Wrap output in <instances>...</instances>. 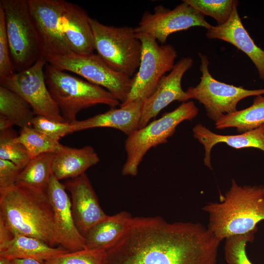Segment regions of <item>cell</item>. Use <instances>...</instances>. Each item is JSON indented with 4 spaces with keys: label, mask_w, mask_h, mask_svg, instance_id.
<instances>
[{
    "label": "cell",
    "mask_w": 264,
    "mask_h": 264,
    "mask_svg": "<svg viewBox=\"0 0 264 264\" xmlns=\"http://www.w3.org/2000/svg\"><path fill=\"white\" fill-rule=\"evenodd\" d=\"M0 217L14 234L37 238L53 247L60 245L47 194L16 185L0 189Z\"/></svg>",
    "instance_id": "obj_3"
},
{
    "label": "cell",
    "mask_w": 264,
    "mask_h": 264,
    "mask_svg": "<svg viewBox=\"0 0 264 264\" xmlns=\"http://www.w3.org/2000/svg\"><path fill=\"white\" fill-rule=\"evenodd\" d=\"M13 125L8 118L0 114V132L12 128Z\"/></svg>",
    "instance_id": "obj_36"
},
{
    "label": "cell",
    "mask_w": 264,
    "mask_h": 264,
    "mask_svg": "<svg viewBox=\"0 0 264 264\" xmlns=\"http://www.w3.org/2000/svg\"><path fill=\"white\" fill-rule=\"evenodd\" d=\"M212 26L204 16L182 0L173 9L158 5L153 13L145 11L134 31L135 33L148 34L158 43L164 44L168 37L175 32L194 26L208 29Z\"/></svg>",
    "instance_id": "obj_12"
},
{
    "label": "cell",
    "mask_w": 264,
    "mask_h": 264,
    "mask_svg": "<svg viewBox=\"0 0 264 264\" xmlns=\"http://www.w3.org/2000/svg\"><path fill=\"white\" fill-rule=\"evenodd\" d=\"M100 158L93 147L86 146L75 148L64 146L55 154L52 163L54 176L59 180L73 178L85 173L96 165Z\"/></svg>",
    "instance_id": "obj_21"
},
{
    "label": "cell",
    "mask_w": 264,
    "mask_h": 264,
    "mask_svg": "<svg viewBox=\"0 0 264 264\" xmlns=\"http://www.w3.org/2000/svg\"><path fill=\"white\" fill-rule=\"evenodd\" d=\"M0 114L21 129L32 127V121L35 116L30 105L22 97L1 86H0Z\"/></svg>",
    "instance_id": "obj_26"
},
{
    "label": "cell",
    "mask_w": 264,
    "mask_h": 264,
    "mask_svg": "<svg viewBox=\"0 0 264 264\" xmlns=\"http://www.w3.org/2000/svg\"><path fill=\"white\" fill-rule=\"evenodd\" d=\"M66 2L64 0H28L44 58L73 53L62 32L60 24Z\"/></svg>",
    "instance_id": "obj_13"
},
{
    "label": "cell",
    "mask_w": 264,
    "mask_h": 264,
    "mask_svg": "<svg viewBox=\"0 0 264 264\" xmlns=\"http://www.w3.org/2000/svg\"><path fill=\"white\" fill-rule=\"evenodd\" d=\"M32 127L57 141L61 137L73 133L71 123L59 122L40 115L34 116L32 121Z\"/></svg>",
    "instance_id": "obj_32"
},
{
    "label": "cell",
    "mask_w": 264,
    "mask_h": 264,
    "mask_svg": "<svg viewBox=\"0 0 264 264\" xmlns=\"http://www.w3.org/2000/svg\"><path fill=\"white\" fill-rule=\"evenodd\" d=\"M63 183L53 175L47 190L60 245L70 252L86 249L85 239L78 230L73 217L71 202Z\"/></svg>",
    "instance_id": "obj_16"
},
{
    "label": "cell",
    "mask_w": 264,
    "mask_h": 264,
    "mask_svg": "<svg viewBox=\"0 0 264 264\" xmlns=\"http://www.w3.org/2000/svg\"><path fill=\"white\" fill-rule=\"evenodd\" d=\"M18 135L12 128L0 132V159L11 161L23 169L32 158L25 147L15 141Z\"/></svg>",
    "instance_id": "obj_28"
},
{
    "label": "cell",
    "mask_w": 264,
    "mask_h": 264,
    "mask_svg": "<svg viewBox=\"0 0 264 264\" xmlns=\"http://www.w3.org/2000/svg\"><path fill=\"white\" fill-rule=\"evenodd\" d=\"M106 250L84 249L60 254L44 262V264H105Z\"/></svg>",
    "instance_id": "obj_31"
},
{
    "label": "cell",
    "mask_w": 264,
    "mask_h": 264,
    "mask_svg": "<svg viewBox=\"0 0 264 264\" xmlns=\"http://www.w3.org/2000/svg\"><path fill=\"white\" fill-rule=\"evenodd\" d=\"M142 44L141 61L138 71L132 78L131 88L123 106L136 101H145L155 91L160 81L173 68L177 57L170 44H161L152 36L135 33Z\"/></svg>",
    "instance_id": "obj_8"
},
{
    "label": "cell",
    "mask_w": 264,
    "mask_h": 264,
    "mask_svg": "<svg viewBox=\"0 0 264 264\" xmlns=\"http://www.w3.org/2000/svg\"><path fill=\"white\" fill-rule=\"evenodd\" d=\"M193 62L190 57L179 60L163 78L153 94L143 102L139 129L148 124L172 102L177 101L183 103L191 99L189 94L183 90L181 80L185 72L193 66Z\"/></svg>",
    "instance_id": "obj_14"
},
{
    "label": "cell",
    "mask_w": 264,
    "mask_h": 264,
    "mask_svg": "<svg viewBox=\"0 0 264 264\" xmlns=\"http://www.w3.org/2000/svg\"><path fill=\"white\" fill-rule=\"evenodd\" d=\"M71 195V210L75 225L85 238L90 229L107 215L99 204L90 181L84 173L63 183Z\"/></svg>",
    "instance_id": "obj_15"
},
{
    "label": "cell",
    "mask_w": 264,
    "mask_h": 264,
    "mask_svg": "<svg viewBox=\"0 0 264 264\" xmlns=\"http://www.w3.org/2000/svg\"><path fill=\"white\" fill-rule=\"evenodd\" d=\"M132 219L125 211L107 216L88 232L85 238L86 249L105 250L110 249L127 230Z\"/></svg>",
    "instance_id": "obj_22"
},
{
    "label": "cell",
    "mask_w": 264,
    "mask_h": 264,
    "mask_svg": "<svg viewBox=\"0 0 264 264\" xmlns=\"http://www.w3.org/2000/svg\"><path fill=\"white\" fill-rule=\"evenodd\" d=\"M12 264H44L37 260L31 259H11Z\"/></svg>",
    "instance_id": "obj_37"
},
{
    "label": "cell",
    "mask_w": 264,
    "mask_h": 264,
    "mask_svg": "<svg viewBox=\"0 0 264 264\" xmlns=\"http://www.w3.org/2000/svg\"><path fill=\"white\" fill-rule=\"evenodd\" d=\"M44 73L49 91L66 122L76 121L80 111L98 104H105L111 109L120 104L106 89L72 76L47 62Z\"/></svg>",
    "instance_id": "obj_4"
},
{
    "label": "cell",
    "mask_w": 264,
    "mask_h": 264,
    "mask_svg": "<svg viewBox=\"0 0 264 264\" xmlns=\"http://www.w3.org/2000/svg\"><path fill=\"white\" fill-rule=\"evenodd\" d=\"M45 58L48 63L60 70L74 73L92 84L104 88L120 104L128 97L132 78L111 69L97 54L82 55L72 53Z\"/></svg>",
    "instance_id": "obj_10"
},
{
    "label": "cell",
    "mask_w": 264,
    "mask_h": 264,
    "mask_svg": "<svg viewBox=\"0 0 264 264\" xmlns=\"http://www.w3.org/2000/svg\"><path fill=\"white\" fill-rule=\"evenodd\" d=\"M14 236V233L0 217V252L6 249Z\"/></svg>",
    "instance_id": "obj_35"
},
{
    "label": "cell",
    "mask_w": 264,
    "mask_h": 264,
    "mask_svg": "<svg viewBox=\"0 0 264 264\" xmlns=\"http://www.w3.org/2000/svg\"><path fill=\"white\" fill-rule=\"evenodd\" d=\"M239 1H235L232 14L228 20L220 25L212 26L206 35L211 39L227 42L244 53L257 69L259 77L264 81V50L256 45L244 27L240 17Z\"/></svg>",
    "instance_id": "obj_17"
},
{
    "label": "cell",
    "mask_w": 264,
    "mask_h": 264,
    "mask_svg": "<svg viewBox=\"0 0 264 264\" xmlns=\"http://www.w3.org/2000/svg\"><path fill=\"white\" fill-rule=\"evenodd\" d=\"M11 59L15 72L25 70L44 56L41 41L28 0H0Z\"/></svg>",
    "instance_id": "obj_5"
},
{
    "label": "cell",
    "mask_w": 264,
    "mask_h": 264,
    "mask_svg": "<svg viewBox=\"0 0 264 264\" xmlns=\"http://www.w3.org/2000/svg\"><path fill=\"white\" fill-rule=\"evenodd\" d=\"M97 54L111 69L132 77L139 68L142 44L134 28L107 25L90 18Z\"/></svg>",
    "instance_id": "obj_7"
},
{
    "label": "cell",
    "mask_w": 264,
    "mask_h": 264,
    "mask_svg": "<svg viewBox=\"0 0 264 264\" xmlns=\"http://www.w3.org/2000/svg\"><path fill=\"white\" fill-rule=\"evenodd\" d=\"M0 264H12L11 261L6 257L0 256Z\"/></svg>",
    "instance_id": "obj_38"
},
{
    "label": "cell",
    "mask_w": 264,
    "mask_h": 264,
    "mask_svg": "<svg viewBox=\"0 0 264 264\" xmlns=\"http://www.w3.org/2000/svg\"><path fill=\"white\" fill-rule=\"evenodd\" d=\"M203 16L213 18L220 25L229 19L235 0H183Z\"/></svg>",
    "instance_id": "obj_29"
},
{
    "label": "cell",
    "mask_w": 264,
    "mask_h": 264,
    "mask_svg": "<svg viewBox=\"0 0 264 264\" xmlns=\"http://www.w3.org/2000/svg\"><path fill=\"white\" fill-rule=\"evenodd\" d=\"M143 102L136 101L85 120H76L71 123L72 132L94 128H111L129 136L139 129Z\"/></svg>",
    "instance_id": "obj_19"
},
{
    "label": "cell",
    "mask_w": 264,
    "mask_h": 264,
    "mask_svg": "<svg viewBox=\"0 0 264 264\" xmlns=\"http://www.w3.org/2000/svg\"><path fill=\"white\" fill-rule=\"evenodd\" d=\"M198 55L200 81L196 87H190L186 91L191 99L198 100L203 106L207 116L215 122L223 115L236 111L238 103L243 98L264 94V88L247 89L217 80L209 72L208 57L200 53Z\"/></svg>",
    "instance_id": "obj_9"
},
{
    "label": "cell",
    "mask_w": 264,
    "mask_h": 264,
    "mask_svg": "<svg viewBox=\"0 0 264 264\" xmlns=\"http://www.w3.org/2000/svg\"><path fill=\"white\" fill-rule=\"evenodd\" d=\"M90 18L81 6L66 2L61 19V28L74 53L82 55L94 53L95 48Z\"/></svg>",
    "instance_id": "obj_18"
},
{
    "label": "cell",
    "mask_w": 264,
    "mask_h": 264,
    "mask_svg": "<svg viewBox=\"0 0 264 264\" xmlns=\"http://www.w3.org/2000/svg\"><path fill=\"white\" fill-rule=\"evenodd\" d=\"M14 73L15 71L10 56L4 13L0 6V78L11 76Z\"/></svg>",
    "instance_id": "obj_33"
},
{
    "label": "cell",
    "mask_w": 264,
    "mask_h": 264,
    "mask_svg": "<svg viewBox=\"0 0 264 264\" xmlns=\"http://www.w3.org/2000/svg\"><path fill=\"white\" fill-rule=\"evenodd\" d=\"M264 124V96H255L249 107L223 115L215 122L216 129L235 128L239 133L256 129Z\"/></svg>",
    "instance_id": "obj_25"
},
{
    "label": "cell",
    "mask_w": 264,
    "mask_h": 264,
    "mask_svg": "<svg viewBox=\"0 0 264 264\" xmlns=\"http://www.w3.org/2000/svg\"><path fill=\"white\" fill-rule=\"evenodd\" d=\"M192 131L194 137L204 146V165L211 170V153L217 144L224 143L235 149L253 148L264 152V124L254 130L237 135L217 134L201 124L196 125Z\"/></svg>",
    "instance_id": "obj_20"
},
{
    "label": "cell",
    "mask_w": 264,
    "mask_h": 264,
    "mask_svg": "<svg viewBox=\"0 0 264 264\" xmlns=\"http://www.w3.org/2000/svg\"><path fill=\"white\" fill-rule=\"evenodd\" d=\"M198 113V109L193 101L183 102L174 110L128 136L125 142L127 158L122 169V175L136 176L147 152L153 147L167 142L180 123L192 120Z\"/></svg>",
    "instance_id": "obj_6"
},
{
    "label": "cell",
    "mask_w": 264,
    "mask_h": 264,
    "mask_svg": "<svg viewBox=\"0 0 264 264\" xmlns=\"http://www.w3.org/2000/svg\"><path fill=\"white\" fill-rule=\"evenodd\" d=\"M15 141L22 144L31 158L45 153L57 154L64 145L35 130L32 127L21 129Z\"/></svg>",
    "instance_id": "obj_27"
},
{
    "label": "cell",
    "mask_w": 264,
    "mask_h": 264,
    "mask_svg": "<svg viewBox=\"0 0 264 264\" xmlns=\"http://www.w3.org/2000/svg\"><path fill=\"white\" fill-rule=\"evenodd\" d=\"M7 247L0 252V256L10 260L31 259L44 264L46 260L70 252L65 248L51 246L35 238L15 233Z\"/></svg>",
    "instance_id": "obj_23"
},
{
    "label": "cell",
    "mask_w": 264,
    "mask_h": 264,
    "mask_svg": "<svg viewBox=\"0 0 264 264\" xmlns=\"http://www.w3.org/2000/svg\"><path fill=\"white\" fill-rule=\"evenodd\" d=\"M22 170L11 161L0 159V189L15 185Z\"/></svg>",
    "instance_id": "obj_34"
},
{
    "label": "cell",
    "mask_w": 264,
    "mask_h": 264,
    "mask_svg": "<svg viewBox=\"0 0 264 264\" xmlns=\"http://www.w3.org/2000/svg\"><path fill=\"white\" fill-rule=\"evenodd\" d=\"M220 242L199 223L133 218L105 264H217Z\"/></svg>",
    "instance_id": "obj_1"
},
{
    "label": "cell",
    "mask_w": 264,
    "mask_h": 264,
    "mask_svg": "<svg viewBox=\"0 0 264 264\" xmlns=\"http://www.w3.org/2000/svg\"><path fill=\"white\" fill-rule=\"evenodd\" d=\"M55 154L45 153L32 158L22 169L15 185L34 193L47 194Z\"/></svg>",
    "instance_id": "obj_24"
},
{
    "label": "cell",
    "mask_w": 264,
    "mask_h": 264,
    "mask_svg": "<svg viewBox=\"0 0 264 264\" xmlns=\"http://www.w3.org/2000/svg\"><path fill=\"white\" fill-rule=\"evenodd\" d=\"M257 230L225 239L224 256L227 264H253L247 256L246 246L247 242H253Z\"/></svg>",
    "instance_id": "obj_30"
},
{
    "label": "cell",
    "mask_w": 264,
    "mask_h": 264,
    "mask_svg": "<svg viewBox=\"0 0 264 264\" xmlns=\"http://www.w3.org/2000/svg\"><path fill=\"white\" fill-rule=\"evenodd\" d=\"M202 210L209 215L208 229L220 242L249 233L264 220V186H240L233 179L220 202H209Z\"/></svg>",
    "instance_id": "obj_2"
},
{
    "label": "cell",
    "mask_w": 264,
    "mask_h": 264,
    "mask_svg": "<svg viewBox=\"0 0 264 264\" xmlns=\"http://www.w3.org/2000/svg\"><path fill=\"white\" fill-rule=\"evenodd\" d=\"M46 63L45 58L42 57L29 68L0 78V86L22 97L30 105L35 115L66 122L45 82L44 69Z\"/></svg>",
    "instance_id": "obj_11"
}]
</instances>
